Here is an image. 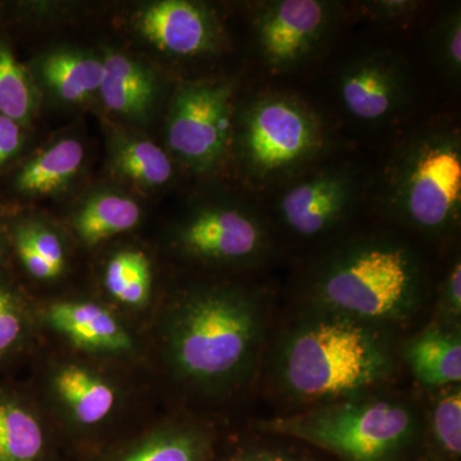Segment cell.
<instances>
[{"mask_svg": "<svg viewBox=\"0 0 461 461\" xmlns=\"http://www.w3.org/2000/svg\"><path fill=\"white\" fill-rule=\"evenodd\" d=\"M264 336L262 304L244 288L212 286L176 300L163 321V351L184 384L208 393L235 390L256 366Z\"/></svg>", "mask_w": 461, "mask_h": 461, "instance_id": "6da1fadb", "label": "cell"}, {"mask_svg": "<svg viewBox=\"0 0 461 461\" xmlns=\"http://www.w3.org/2000/svg\"><path fill=\"white\" fill-rule=\"evenodd\" d=\"M393 368L390 345L377 327L323 309L288 330L277 362L284 390L305 402L359 396Z\"/></svg>", "mask_w": 461, "mask_h": 461, "instance_id": "7a4b0ae2", "label": "cell"}, {"mask_svg": "<svg viewBox=\"0 0 461 461\" xmlns=\"http://www.w3.org/2000/svg\"><path fill=\"white\" fill-rule=\"evenodd\" d=\"M423 266L405 242L369 236L346 242L314 272L312 291L321 309L377 326L408 320L424 295Z\"/></svg>", "mask_w": 461, "mask_h": 461, "instance_id": "3957f363", "label": "cell"}, {"mask_svg": "<svg viewBox=\"0 0 461 461\" xmlns=\"http://www.w3.org/2000/svg\"><path fill=\"white\" fill-rule=\"evenodd\" d=\"M384 182L382 202L397 220L432 235L454 229L461 214L459 130L412 133L391 158Z\"/></svg>", "mask_w": 461, "mask_h": 461, "instance_id": "277c9868", "label": "cell"}, {"mask_svg": "<svg viewBox=\"0 0 461 461\" xmlns=\"http://www.w3.org/2000/svg\"><path fill=\"white\" fill-rule=\"evenodd\" d=\"M262 426L321 446L346 461H386L411 441L418 418L402 400L353 396Z\"/></svg>", "mask_w": 461, "mask_h": 461, "instance_id": "5b68a950", "label": "cell"}, {"mask_svg": "<svg viewBox=\"0 0 461 461\" xmlns=\"http://www.w3.org/2000/svg\"><path fill=\"white\" fill-rule=\"evenodd\" d=\"M323 127L302 100L272 93L254 100L240 127L239 150L245 171L259 186L281 180L323 150Z\"/></svg>", "mask_w": 461, "mask_h": 461, "instance_id": "8992f818", "label": "cell"}, {"mask_svg": "<svg viewBox=\"0 0 461 461\" xmlns=\"http://www.w3.org/2000/svg\"><path fill=\"white\" fill-rule=\"evenodd\" d=\"M233 91L227 81H199L182 85L173 98L168 144L195 172L212 171L229 150Z\"/></svg>", "mask_w": 461, "mask_h": 461, "instance_id": "52a82bcc", "label": "cell"}, {"mask_svg": "<svg viewBox=\"0 0 461 461\" xmlns=\"http://www.w3.org/2000/svg\"><path fill=\"white\" fill-rule=\"evenodd\" d=\"M185 256L203 262L251 263L268 250L269 233L260 214L244 205L215 204L196 209L176 230Z\"/></svg>", "mask_w": 461, "mask_h": 461, "instance_id": "ba28073f", "label": "cell"}, {"mask_svg": "<svg viewBox=\"0 0 461 461\" xmlns=\"http://www.w3.org/2000/svg\"><path fill=\"white\" fill-rule=\"evenodd\" d=\"M44 391L57 420L78 430L104 427L117 417L124 399L123 388L112 373L81 357L51 362Z\"/></svg>", "mask_w": 461, "mask_h": 461, "instance_id": "9c48e42d", "label": "cell"}, {"mask_svg": "<svg viewBox=\"0 0 461 461\" xmlns=\"http://www.w3.org/2000/svg\"><path fill=\"white\" fill-rule=\"evenodd\" d=\"M333 18L332 3L321 0L264 3L256 20L258 50L264 63L278 72L303 65L329 36Z\"/></svg>", "mask_w": 461, "mask_h": 461, "instance_id": "30bf717a", "label": "cell"}, {"mask_svg": "<svg viewBox=\"0 0 461 461\" xmlns=\"http://www.w3.org/2000/svg\"><path fill=\"white\" fill-rule=\"evenodd\" d=\"M359 180L344 166L321 167L294 178L277 200L282 224L297 238L326 235L353 209Z\"/></svg>", "mask_w": 461, "mask_h": 461, "instance_id": "8fae6325", "label": "cell"}, {"mask_svg": "<svg viewBox=\"0 0 461 461\" xmlns=\"http://www.w3.org/2000/svg\"><path fill=\"white\" fill-rule=\"evenodd\" d=\"M48 330L75 350L103 359H127L136 354L135 336L107 305L87 299L59 300L38 313Z\"/></svg>", "mask_w": 461, "mask_h": 461, "instance_id": "7c38bea8", "label": "cell"}, {"mask_svg": "<svg viewBox=\"0 0 461 461\" xmlns=\"http://www.w3.org/2000/svg\"><path fill=\"white\" fill-rule=\"evenodd\" d=\"M339 93L348 113L363 122H384L409 100V78L402 63L387 53L357 58L339 75Z\"/></svg>", "mask_w": 461, "mask_h": 461, "instance_id": "4fadbf2b", "label": "cell"}, {"mask_svg": "<svg viewBox=\"0 0 461 461\" xmlns=\"http://www.w3.org/2000/svg\"><path fill=\"white\" fill-rule=\"evenodd\" d=\"M139 29L159 50L180 57L208 53L220 41V26L204 5L165 0L149 5L139 16Z\"/></svg>", "mask_w": 461, "mask_h": 461, "instance_id": "5bb4252c", "label": "cell"}, {"mask_svg": "<svg viewBox=\"0 0 461 461\" xmlns=\"http://www.w3.org/2000/svg\"><path fill=\"white\" fill-rule=\"evenodd\" d=\"M44 420L32 397L0 384V461H41L47 447Z\"/></svg>", "mask_w": 461, "mask_h": 461, "instance_id": "9a60e30c", "label": "cell"}, {"mask_svg": "<svg viewBox=\"0 0 461 461\" xmlns=\"http://www.w3.org/2000/svg\"><path fill=\"white\" fill-rule=\"evenodd\" d=\"M406 359L415 378L429 387L455 386L461 381V338L456 330L432 327L412 339Z\"/></svg>", "mask_w": 461, "mask_h": 461, "instance_id": "2e32d148", "label": "cell"}, {"mask_svg": "<svg viewBox=\"0 0 461 461\" xmlns=\"http://www.w3.org/2000/svg\"><path fill=\"white\" fill-rule=\"evenodd\" d=\"M104 78L99 93L115 113L145 117L157 98L154 76L123 54L113 53L104 60Z\"/></svg>", "mask_w": 461, "mask_h": 461, "instance_id": "e0dca14e", "label": "cell"}, {"mask_svg": "<svg viewBox=\"0 0 461 461\" xmlns=\"http://www.w3.org/2000/svg\"><path fill=\"white\" fill-rule=\"evenodd\" d=\"M84 147L75 139L51 145L30 160L17 176V189L29 195H50L65 189L80 171Z\"/></svg>", "mask_w": 461, "mask_h": 461, "instance_id": "ac0fdd59", "label": "cell"}, {"mask_svg": "<svg viewBox=\"0 0 461 461\" xmlns=\"http://www.w3.org/2000/svg\"><path fill=\"white\" fill-rule=\"evenodd\" d=\"M138 203L118 194H99L87 200L74 218V229L87 247L132 230L140 222Z\"/></svg>", "mask_w": 461, "mask_h": 461, "instance_id": "d6986e66", "label": "cell"}, {"mask_svg": "<svg viewBox=\"0 0 461 461\" xmlns=\"http://www.w3.org/2000/svg\"><path fill=\"white\" fill-rule=\"evenodd\" d=\"M11 240L18 260L35 280H57L65 272V244L56 230L47 224L23 221L12 230Z\"/></svg>", "mask_w": 461, "mask_h": 461, "instance_id": "ffe728a7", "label": "cell"}, {"mask_svg": "<svg viewBox=\"0 0 461 461\" xmlns=\"http://www.w3.org/2000/svg\"><path fill=\"white\" fill-rule=\"evenodd\" d=\"M41 74L66 102H84L102 86L104 63L84 54L58 51L42 62Z\"/></svg>", "mask_w": 461, "mask_h": 461, "instance_id": "44dd1931", "label": "cell"}, {"mask_svg": "<svg viewBox=\"0 0 461 461\" xmlns=\"http://www.w3.org/2000/svg\"><path fill=\"white\" fill-rule=\"evenodd\" d=\"M105 291L118 304L139 309L148 304L153 286L150 260L140 250H121L108 260L103 277Z\"/></svg>", "mask_w": 461, "mask_h": 461, "instance_id": "7402d4cb", "label": "cell"}, {"mask_svg": "<svg viewBox=\"0 0 461 461\" xmlns=\"http://www.w3.org/2000/svg\"><path fill=\"white\" fill-rule=\"evenodd\" d=\"M204 436L189 426L163 427L115 461H203Z\"/></svg>", "mask_w": 461, "mask_h": 461, "instance_id": "603a6c76", "label": "cell"}, {"mask_svg": "<svg viewBox=\"0 0 461 461\" xmlns=\"http://www.w3.org/2000/svg\"><path fill=\"white\" fill-rule=\"evenodd\" d=\"M38 323L26 297L0 280V362L25 350Z\"/></svg>", "mask_w": 461, "mask_h": 461, "instance_id": "cb8c5ba5", "label": "cell"}, {"mask_svg": "<svg viewBox=\"0 0 461 461\" xmlns=\"http://www.w3.org/2000/svg\"><path fill=\"white\" fill-rule=\"evenodd\" d=\"M115 167L130 180L145 186H160L171 180L172 163L153 142L132 140L118 149Z\"/></svg>", "mask_w": 461, "mask_h": 461, "instance_id": "d4e9b609", "label": "cell"}, {"mask_svg": "<svg viewBox=\"0 0 461 461\" xmlns=\"http://www.w3.org/2000/svg\"><path fill=\"white\" fill-rule=\"evenodd\" d=\"M32 107L29 76L11 50L0 44V114L23 123L29 120Z\"/></svg>", "mask_w": 461, "mask_h": 461, "instance_id": "484cf974", "label": "cell"}, {"mask_svg": "<svg viewBox=\"0 0 461 461\" xmlns=\"http://www.w3.org/2000/svg\"><path fill=\"white\" fill-rule=\"evenodd\" d=\"M432 427L441 447L447 453H461V391L455 384L437 400L432 412Z\"/></svg>", "mask_w": 461, "mask_h": 461, "instance_id": "4316f807", "label": "cell"}, {"mask_svg": "<svg viewBox=\"0 0 461 461\" xmlns=\"http://www.w3.org/2000/svg\"><path fill=\"white\" fill-rule=\"evenodd\" d=\"M433 54L437 65L446 75L460 77L461 71V14L459 8L451 9L441 18L432 36Z\"/></svg>", "mask_w": 461, "mask_h": 461, "instance_id": "83f0119b", "label": "cell"}, {"mask_svg": "<svg viewBox=\"0 0 461 461\" xmlns=\"http://www.w3.org/2000/svg\"><path fill=\"white\" fill-rule=\"evenodd\" d=\"M420 5L411 0H379L363 5L366 16L382 23H399L411 20Z\"/></svg>", "mask_w": 461, "mask_h": 461, "instance_id": "f1b7e54d", "label": "cell"}, {"mask_svg": "<svg viewBox=\"0 0 461 461\" xmlns=\"http://www.w3.org/2000/svg\"><path fill=\"white\" fill-rule=\"evenodd\" d=\"M442 306L446 313L453 318L461 314V263L455 260L442 286Z\"/></svg>", "mask_w": 461, "mask_h": 461, "instance_id": "f546056e", "label": "cell"}, {"mask_svg": "<svg viewBox=\"0 0 461 461\" xmlns=\"http://www.w3.org/2000/svg\"><path fill=\"white\" fill-rule=\"evenodd\" d=\"M23 138L20 123L0 114V167L16 156L23 145Z\"/></svg>", "mask_w": 461, "mask_h": 461, "instance_id": "4dcf8cb0", "label": "cell"}, {"mask_svg": "<svg viewBox=\"0 0 461 461\" xmlns=\"http://www.w3.org/2000/svg\"><path fill=\"white\" fill-rule=\"evenodd\" d=\"M232 461H313L300 455L285 453L271 448H254L238 455Z\"/></svg>", "mask_w": 461, "mask_h": 461, "instance_id": "1f68e13d", "label": "cell"}, {"mask_svg": "<svg viewBox=\"0 0 461 461\" xmlns=\"http://www.w3.org/2000/svg\"><path fill=\"white\" fill-rule=\"evenodd\" d=\"M5 253H7V239H5V233L0 229V263L5 259Z\"/></svg>", "mask_w": 461, "mask_h": 461, "instance_id": "d6a6232c", "label": "cell"}]
</instances>
